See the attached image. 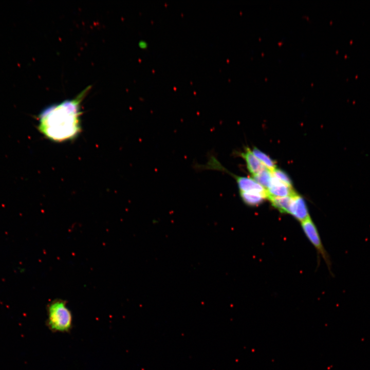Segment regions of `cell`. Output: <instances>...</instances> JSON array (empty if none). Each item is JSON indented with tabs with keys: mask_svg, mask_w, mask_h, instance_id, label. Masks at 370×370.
Masks as SVG:
<instances>
[{
	"mask_svg": "<svg viewBox=\"0 0 370 370\" xmlns=\"http://www.w3.org/2000/svg\"><path fill=\"white\" fill-rule=\"evenodd\" d=\"M289 214L301 223L310 218L304 199L297 193L292 196Z\"/></svg>",
	"mask_w": 370,
	"mask_h": 370,
	"instance_id": "5",
	"label": "cell"
},
{
	"mask_svg": "<svg viewBox=\"0 0 370 370\" xmlns=\"http://www.w3.org/2000/svg\"><path fill=\"white\" fill-rule=\"evenodd\" d=\"M272 175L278 179L282 182L289 187L292 188V182L287 174L282 170L276 168L271 172Z\"/></svg>",
	"mask_w": 370,
	"mask_h": 370,
	"instance_id": "12",
	"label": "cell"
},
{
	"mask_svg": "<svg viewBox=\"0 0 370 370\" xmlns=\"http://www.w3.org/2000/svg\"><path fill=\"white\" fill-rule=\"evenodd\" d=\"M241 156L246 161L247 168L252 176L258 174L266 168L249 147H246L244 152L241 153Z\"/></svg>",
	"mask_w": 370,
	"mask_h": 370,
	"instance_id": "7",
	"label": "cell"
},
{
	"mask_svg": "<svg viewBox=\"0 0 370 370\" xmlns=\"http://www.w3.org/2000/svg\"><path fill=\"white\" fill-rule=\"evenodd\" d=\"M253 177V179L267 190L270 186L272 174L269 170L266 168Z\"/></svg>",
	"mask_w": 370,
	"mask_h": 370,
	"instance_id": "11",
	"label": "cell"
},
{
	"mask_svg": "<svg viewBox=\"0 0 370 370\" xmlns=\"http://www.w3.org/2000/svg\"><path fill=\"white\" fill-rule=\"evenodd\" d=\"M252 152L262 163L271 172L276 168L275 162L265 153L256 147H254Z\"/></svg>",
	"mask_w": 370,
	"mask_h": 370,
	"instance_id": "10",
	"label": "cell"
},
{
	"mask_svg": "<svg viewBox=\"0 0 370 370\" xmlns=\"http://www.w3.org/2000/svg\"><path fill=\"white\" fill-rule=\"evenodd\" d=\"M292 197V196L278 197L269 195L267 199L270 201L272 206L280 212L289 214Z\"/></svg>",
	"mask_w": 370,
	"mask_h": 370,
	"instance_id": "8",
	"label": "cell"
},
{
	"mask_svg": "<svg viewBox=\"0 0 370 370\" xmlns=\"http://www.w3.org/2000/svg\"><path fill=\"white\" fill-rule=\"evenodd\" d=\"M233 176L236 179L239 191L259 194L266 199L268 198L269 193L267 190L254 179L249 177Z\"/></svg>",
	"mask_w": 370,
	"mask_h": 370,
	"instance_id": "4",
	"label": "cell"
},
{
	"mask_svg": "<svg viewBox=\"0 0 370 370\" xmlns=\"http://www.w3.org/2000/svg\"><path fill=\"white\" fill-rule=\"evenodd\" d=\"M86 88L75 98L45 108L38 116V129L47 139L55 142L73 140L82 131L81 104L88 91Z\"/></svg>",
	"mask_w": 370,
	"mask_h": 370,
	"instance_id": "1",
	"label": "cell"
},
{
	"mask_svg": "<svg viewBox=\"0 0 370 370\" xmlns=\"http://www.w3.org/2000/svg\"><path fill=\"white\" fill-rule=\"evenodd\" d=\"M46 324L54 333L69 332L73 327V316L65 300L55 299L47 306Z\"/></svg>",
	"mask_w": 370,
	"mask_h": 370,
	"instance_id": "2",
	"label": "cell"
},
{
	"mask_svg": "<svg viewBox=\"0 0 370 370\" xmlns=\"http://www.w3.org/2000/svg\"><path fill=\"white\" fill-rule=\"evenodd\" d=\"M239 193L243 201L249 206H257L266 199L263 195L257 193L242 191H239Z\"/></svg>",
	"mask_w": 370,
	"mask_h": 370,
	"instance_id": "9",
	"label": "cell"
},
{
	"mask_svg": "<svg viewBox=\"0 0 370 370\" xmlns=\"http://www.w3.org/2000/svg\"><path fill=\"white\" fill-rule=\"evenodd\" d=\"M302 228L309 240L314 247L317 249L319 253L321 254L324 258L326 264L329 269L331 268V262L328 254L325 250L317 228L310 218L301 223Z\"/></svg>",
	"mask_w": 370,
	"mask_h": 370,
	"instance_id": "3",
	"label": "cell"
},
{
	"mask_svg": "<svg viewBox=\"0 0 370 370\" xmlns=\"http://www.w3.org/2000/svg\"><path fill=\"white\" fill-rule=\"evenodd\" d=\"M267 191L269 195L278 197L291 196L296 194L292 187L285 184L273 175Z\"/></svg>",
	"mask_w": 370,
	"mask_h": 370,
	"instance_id": "6",
	"label": "cell"
}]
</instances>
